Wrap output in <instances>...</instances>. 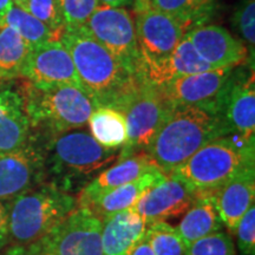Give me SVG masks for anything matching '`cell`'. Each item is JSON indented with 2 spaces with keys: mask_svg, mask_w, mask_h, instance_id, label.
Masks as SVG:
<instances>
[{
  "mask_svg": "<svg viewBox=\"0 0 255 255\" xmlns=\"http://www.w3.org/2000/svg\"><path fill=\"white\" fill-rule=\"evenodd\" d=\"M233 79L232 68L213 69L182 76L158 89L170 107H196L222 116Z\"/></svg>",
  "mask_w": 255,
  "mask_h": 255,
  "instance_id": "9",
  "label": "cell"
},
{
  "mask_svg": "<svg viewBox=\"0 0 255 255\" xmlns=\"http://www.w3.org/2000/svg\"><path fill=\"white\" fill-rule=\"evenodd\" d=\"M21 92L31 128L45 133L79 129L97 108L90 96L75 85L39 89L28 82Z\"/></svg>",
  "mask_w": 255,
  "mask_h": 255,
  "instance_id": "6",
  "label": "cell"
},
{
  "mask_svg": "<svg viewBox=\"0 0 255 255\" xmlns=\"http://www.w3.org/2000/svg\"><path fill=\"white\" fill-rule=\"evenodd\" d=\"M216 190H196L195 200L176 227L187 247L191 242L221 231L222 221L216 207Z\"/></svg>",
  "mask_w": 255,
  "mask_h": 255,
  "instance_id": "22",
  "label": "cell"
},
{
  "mask_svg": "<svg viewBox=\"0 0 255 255\" xmlns=\"http://www.w3.org/2000/svg\"><path fill=\"white\" fill-rule=\"evenodd\" d=\"M255 142L237 135L213 139L173 173L195 190H215L248 169L255 168Z\"/></svg>",
  "mask_w": 255,
  "mask_h": 255,
  "instance_id": "5",
  "label": "cell"
},
{
  "mask_svg": "<svg viewBox=\"0 0 255 255\" xmlns=\"http://www.w3.org/2000/svg\"><path fill=\"white\" fill-rule=\"evenodd\" d=\"M84 26L129 71L137 75L139 50L135 20L129 11L123 7L98 5Z\"/></svg>",
  "mask_w": 255,
  "mask_h": 255,
  "instance_id": "12",
  "label": "cell"
},
{
  "mask_svg": "<svg viewBox=\"0 0 255 255\" xmlns=\"http://www.w3.org/2000/svg\"><path fill=\"white\" fill-rule=\"evenodd\" d=\"M148 223L132 208L102 220V255H128L145 237Z\"/></svg>",
  "mask_w": 255,
  "mask_h": 255,
  "instance_id": "18",
  "label": "cell"
},
{
  "mask_svg": "<svg viewBox=\"0 0 255 255\" xmlns=\"http://www.w3.org/2000/svg\"><path fill=\"white\" fill-rule=\"evenodd\" d=\"M208 70H213V68L201 58L193 44L184 36L167 59L152 65L142 66L137 70V76L161 88L173 79Z\"/></svg>",
  "mask_w": 255,
  "mask_h": 255,
  "instance_id": "21",
  "label": "cell"
},
{
  "mask_svg": "<svg viewBox=\"0 0 255 255\" xmlns=\"http://www.w3.org/2000/svg\"><path fill=\"white\" fill-rule=\"evenodd\" d=\"M102 220L77 207L45 237L27 246L31 255H102Z\"/></svg>",
  "mask_w": 255,
  "mask_h": 255,
  "instance_id": "8",
  "label": "cell"
},
{
  "mask_svg": "<svg viewBox=\"0 0 255 255\" xmlns=\"http://www.w3.org/2000/svg\"><path fill=\"white\" fill-rule=\"evenodd\" d=\"M227 135L231 131L221 115L196 107H171L146 154L168 175L207 143Z\"/></svg>",
  "mask_w": 255,
  "mask_h": 255,
  "instance_id": "3",
  "label": "cell"
},
{
  "mask_svg": "<svg viewBox=\"0 0 255 255\" xmlns=\"http://www.w3.org/2000/svg\"><path fill=\"white\" fill-rule=\"evenodd\" d=\"M31 47L17 31L9 26L0 27V81L23 77Z\"/></svg>",
  "mask_w": 255,
  "mask_h": 255,
  "instance_id": "26",
  "label": "cell"
},
{
  "mask_svg": "<svg viewBox=\"0 0 255 255\" xmlns=\"http://www.w3.org/2000/svg\"><path fill=\"white\" fill-rule=\"evenodd\" d=\"M45 142L32 136L15 150L0 154V202L15 197L45 182Z\"/></svg>",
  "mask_w": 255,
  "mask_h": 255,
  "instance_id": "10",
  "label": "cell"
},
{
  "mask_svg": "<svg viewBox=\"0 0 255 255\" xmlns=\"http://www.w3.org/2000/svg\"><path fill=\"white\" fill-rule=\"evenodd\" d=\"M1 26H9L17 31L31 50L46 41L55 40L52 32L45 24L14 4L6 14Z\"/></svg>",
  "mask_w": 255,
  "mask_h": 255,
  "instance_id": "27",
  "label": "cell"
},
{
  "mask_svg": "<svg viewBox=\"0 0 255 255\" xmlns=\"http://www.w3.org/2000/svg\"><path fill=\"white\" fill-rule=\"evenodd\" d=\"M156 168L157 167L150 156L143 151L136 152L128 157L119 158L113 165H109L103 171H101L79 193L77 199L78 207H87L89 203L104 194L135 181L143 174Z\"/></svg>",
  "mask_w": 255,
  "mask_h": 255,
  "instance_id": "16",
  "label": "cell"
},
{
  "mask_svg": "<svg viewBox=\"0 0 255 255\" xmlns=\"http://www.w3.org/2000/svg\"><path fill=\"white\" fill-rule=\"evenodd\" d=\"M135 0H100L101 5L111 6V7H124L131 5Z\"/></svg>",
  "mask_w": 255,
  "mask_h": 255,
  "instance_id": "37",
  "label": "cell"
},
{
  "mask_svg": "<svg viewBox=\"0 0 255 255\" xmlns=\"http://www.w3.org/2000/svg\"><path fill=\"white\" fill-rule=\"evenodd\" d=\"M170 108L157 87L139 77L136 88L119 109L126 117L128 127V142L119 158L146 152Z\"/></svg>",
  "mask_w": 255,
  "mask_h": 255,
  "instance_id": "7",
  "label": "cell"
},
{
  "mask_svg": "<svg viewBox=\"0 0 255 255\" xmlns=\"http://www.w3.org/2000/svg\"><path fill=\"white\" fill-rule=\"evenodd\" d=\"M23 77L39 89L62 85L81 87L73 60L60 40H51L31 50Z\"/></svg>",
  "mask_w": 255,
  "mask_h": 255,
  "instance_id": "13",
  "label": "cell"
},
{
  "mask_svg": "<svg viewBox=\"0 0 255 255\" xmlns=\"http://www.w3.org/2000/svg\"><path fill=\"white\" fill-rule=\"evenodd\" d=\"M45 182L69 194L81 193L101 171L119 159L120 152L101 145L87 131L43 132Z\"/></svg>",
  "mask_w": 255,
  "mask_h": 255,
  "instance_id": "2",
  "label": "cell"
},
{
  "mask_svg": "<svg viewBox=\"0 0 255 255\" xmlns=\"http://www.w3.org/2000/svg\"><path fill=\"white\" fill-rule=\"evenodd\" d=\"M135 27L139 50L137 70L167 59L187 33L173 18L152 7L149 0H136Z\"/></svg>",
  "mask_w": 255,
  "mask_h": 255,
  "instance_id": "11",
  "label": "cell"
},
{
  "mask_svg": "<svg viewBox=\"0 0 255 255\" xmlns=\"http://www.w3.org/2000/svg\"><path fill=\"white\" fill-rule=\"evenodd\" d=\"M145 239L155 255H186L187 245L178 234L176 227L165 221L148 225Z\"/></svg>",
  "mask_w": 255,
  "mask_h": 255,
  "instance_id": "28",
  "label": "cell"
},
{
  "mask_svg": "<svg viewBox=\"0 0 255 255\" xmlns=\"http://www.w3.org/2000/svg\"><path fill=\"white\" fill-rule=\"evenodd\" d=\"M196 190L174 174L145 191L132 209L150 225L182 216L195 200Z\"/></svg>",
  "mask_w": 255,
  "mask_h": 255,
  "instance_id": "14",
  "label": "cell"
},
{
  "mask_svg": "<svg viewBox=\"0 0 255 255\" xmlns=\"http://www.w3.org/2000/svg\"><path fill=\"white\" fill-rule=\"evenodd\" d=\"M90 132L101 145L117 150L128 142V127L126 117L113 108L98 107L88 121Z\"/></svg>",
  "mask_w": 255,
  "mask_h": 255,
  "instance_id": "24",
  "label": "cell"
},
{
  "mask_svg": "<svg viewBox=\"0 0 255 255\" xmlns=\"http://www.w3.org/2000/svg\"><path fill=\"white\" fill-rule=\"evenodd\" d=\"M25 11L45 24L52 32L55 40H60L65 24H64L59 0H27Z\"/></svg>",
  "mask_w": 255,
  "mask_h": 255,
  "instance_id": "29",
  "label": "cell"
},
{
  "mask_svg": "<svg viewBox=\"0 0 255 255\" xmlns=\"http://www.w3.org/2000/svg\"><path fill=\"white\" fill-rule=\"evenodd\" d=\"M98 5L100 0H59L65 27L84 26Z\"/></svg>",
  "mask_w": 255,
  "mask_h": 255,
  "instance_id": "31",
  "label": "cell"
},
{
  "mask_svg": "<svg viewBox=\"0 0 255 255\" xmlns=\"http://www.w3.org/2000/svg\"><path fill=\"white\" fill-rule=\"evenodd\" d=\"M60 41L73 60L79 85L96 107L119 110L139 77L98 43L85 26L65 27Z\"/></svg>",
  "mask_w": 255,
  "mask_h": 255,
  "instance_id": "1",
  "label": "cell"
},
{
  "mask_svg": "<svg viewBox=\"0 0 255 255\" xmlns=\"http://www.w3.org/2000/svg\"><path fill=\"white\" fill-rule=\"evenodd\" d=\"M9 244L8 202H0V251Z\"/></svg>",
  "mask_w": 255,
  "mask_h": 255,
  "instance_id": "34",
  "label": "cell"
},
{
  "mask_svg": "<svg viewBox=\"0 0 255 255\" xmlns=\"http://www.w3.org/2000/svg\"><path fill=\"white\" fill-rule=\"evenodd\" d=\"M128 255H155V254L150 246V244H149L148 240H146L144 237L135 247L132 248L131 251H130V253Z\"/></svg>",
  "mask_w": 255,
  "mask_h": 255,
  "instance_id": "35",
  "label": "cell"
},
{
  "mask_svg": "<svg viewBox=\"0 0 255 255\" xmlns=\"http://www.w3.org/2000/svg\"><path fill=\"white\" fill-rule=\"evenodd\" d=\"M30 131L23 92L9 85H0V154L23 145Z\"/></svg>",
  "mask_w": 255,
  "mask_h": 255,
  "instance_id": "20",
  "label": "cell"
},
{
  "mask_svg": "<svg viewBox=\"0 0 255 255\" xmlns=\"http://www.w3.org/2000/svg\"><path fill=\"white\" fill-rule=\"evenodd\" d=\"M238 27L244 39L252 47V53L255 44V0H246L235 14Z\"/></svg>",
  "mask_w": 255,
  "mask_h": 255,
  "instance_id": "33",
  "label": "cell"
},
{
  "mask_svg": "<svg viewBox=\"0 0 255 255\" xmlns=\"http://www.w3.org/2000/svg\"><path fill=\"white\" fill-rule=\"evenodd\" d=\"M186 255H237V250L232 235L218 231L191 242Z\"/></svg>",
  "mask_w": 255,
  "mask_h": 255,
  "instance_id": "30",
  "label": "cell"
},
{
  "mask_svg": "<svg viewBox=\"0 0 255 255\" xmlns=\"http://www.w3.org/2000/svg\"><path fill=\"white\" fill-rule=\"evenodd\" d=\"M0 255H31L27 247L12 246L6 251H0Z\"/></svg>",
  "mask_w": 255,
  "mask_h": 255,
  "instance_id": "36",
  "label": "cell"
},
{
  "mask_svg": "<svg viewBox=\"0 0 255 255\" xmlns=\"http://www.w3.org/2000/svg\"><path fill=\"white\" fill-rule=\"evenodd\" d=\"M78 207L73 194L44 182L8 202L9 244L27 247L45 237Z\"/></svg>",
  "mask_w": 255,
  "mask_h": 255,
  "instance_id": "4",
  "label": "cell"
},
{
  "mask_svg": "<svg viewBox=\"0 0 255 255\" xmlns=\"http://www.w3.org/2000/svg\"><path fill=\"white\" fill-rule=\"evenodd\" d=\"M26 1H27V0H12V2H13L15 6H19V7H21V8L25 7V5H26Z\"/></svg>",
  "mask_w": 255,
  "mask_h": 255,
  "instance_id": "39",
  "label": "cell"
},
{
  "mask_svg": "<svg viewBox=\"0 0 255 255\" xmlns=\"http://www.w3.org/2000/svg\"><path fill=\"white\" fill-rule=\"evenodd\" d=\"M186 37L201 58L213 69H233L247 58L244 43L218 25H200L187 31Z\"/></svg>",
  "mask_w": 255,
  "mask_h": 255,
  "instance_id": "15",
  "label": "cell"
},
{
  "mask_svg": "<svg viewBox=\"0 0 255 255\" xmlns=\"http://www.w3.org/2000/svg\"><path fill=\"white\" fill-rule=\"evenodd\" d=\"M149 2L186 31L207 23L216 9L215 0H149Z\"/></svg>",
  "mask_w": 255,
  "mask_h": 255,
  "instance_id": "25",
  "label": "cell"
},
{
  "mask_svg": "<svg viewBox=\"0 0 255 255\" xmlns=\"http://www.w3.org/2000/svg\"><path fill=\"white\" fill-rule=\"evenodd\" d=\"M164 177L165 175L159 169H152L148 173L143 174L141 177L136 178L135 181L104 194L83 208H88L98 219L103 220L115 213L132 208V206L146 190L162 182Z\"/></svg>",
  "mask_w": 255,
  "mask_h": 255,
  "instance_id": "23",
  "label": "cell"
},
{
  "mask_svg": "<svg viewBox=\"0 0 255 255\" xmlns=\"http://www.w3.org/2000/svg\"><path fill=\"white\" fill-rule=\"evenodd\" d=\"M222 116L231 135L248 142H255V85L254 73L247 78L234 76L229 89Z\"/></svg>",
  "mask_w": 255,
  "mask_h": 255,
  "instance_id": "17",
  "label": "cell"
},
{
  "mask_svg": "<svg viewBox=\"0 0 255 255\" xmlns=\"http://www.w3.org/2000/svg\"><path fill=\"white\" fill-rule=\"evenodd\" d=\"M12 6H13L12 0H0V27H1L4 18L6 17V14H7V12Z\"/></svg>",
  "mask_w": 255,
  "mask_h": 255,
  "instance_id": "38",
  "label": "cell"
},
{
  "mask_svg": "<svg viewBox=\"0 0 255 255\" xmlns=\"http://www.w3.org/2000/svg\"><path fill=\"white\" fill-rule=\"evenodd\" d=\"M215 197L222 225L229 234H235L242 216L254 206L255 168L248 169L220 187Z\"/></svg>",
  "mask_w": 255,
  "mask_h": 255,
  "instance_id": "19",
  "label": "cell"
},
{
  "mask_svg": "<svg viewBox=\"0 0 255 255\" xmlns=\"http://www.w3.org/2000/svg\"><path fill=\"white\" fill-rule=\"evenodd\" d=\"M238 247L242 255H255V207L252 206L239 222Z\"/></svg>",
  "mask_w": 255,
  "mask_h": 255,
  "instance_id": "32",
  "label": "cell"
}]
</instances>
